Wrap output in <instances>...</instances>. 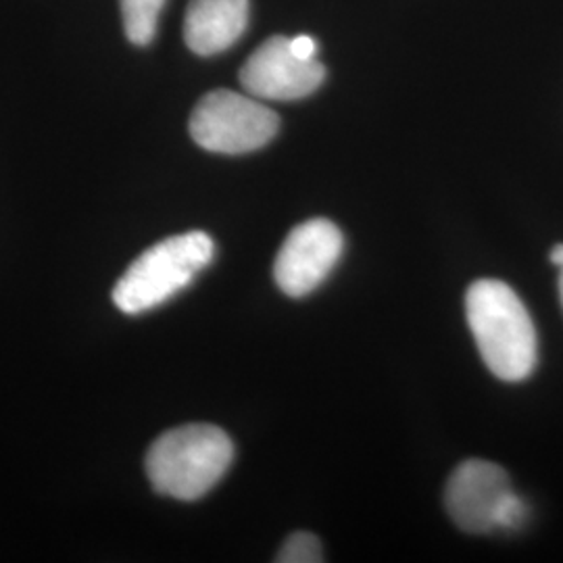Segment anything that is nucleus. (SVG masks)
<instances>
[{"label":"nucleus","mask_w":563,"mask_h":563,"mask_svg":"<svg viewBox=\"0 0 563 563\" xmlns=\"http://www.w3.org/2000/svg\"><path fill=\"white\" fill-rule=\"evenodd\" d=\"M465 316L486 367L505 383L526 380L539 360V341L522 299L505 282L467 288Z\"/></svg>","instance_id":"obj_1"},{"label":"nucleus","mask_w":563,"mask_h":563,"mask_svg":"<svg viewBox=\"0 0 563 563\" xmlns=\"http://www.w3.org/2000/svg\"><path fill=\"white\" fill-rule=\"evenodd\" d=\"M234 460V444L222 428L188 423L162 434L146 453V476L157 493L197 501L220 483Z\"/></svg>","instance_id":"obj_2"},{"label":"nucleus","mask_w":563,"mask_h":563,"mask_svg":"<svg viewBox=\"0 0 563 563\" xmlns=\"http://www.w3.org/2000/svg\"><path fill=\"white\" fill-rule=\"evenodd\" d=\"M216 244L205 232L169 236L146 249L113 288L121 313L139 316L181 292L213 262Z\"/></svg>","instance_id":"obj_3"},{"label":"nucleus","mask_w":563,"mask_h":563,"mask_svg":"<svg viewBox=\"0 0 563 563\" xmlns=\"http://www.w3.org/2000/svg\"><path fill=\"white\" fill-rule=\"evenodd\" d=\"M188 128L192 141L209 153L244 155L276 139L280 118L255 97L216 90L197 102Z\"/></svg>","instance_id":"obj_4"},{"label":"nucleus","mask_w":563,"mask_h":563,"mask_svg":"<svg viewBox=\"0 0 563 563\" xmlns=\"http://www.w3.org/2000/svg\"><path fill=\"white\" fill-rule=\"evenodd\" d=\"M342 232L323 218L302 222L286 236L274 263V278L282 292L301 299L322 284L341 260Z\"/></svg>","instance_id":"obj_5"},{"label":"nucleus","mask_w":563,"mask_h":563,"mask_svg":"<svg viewBox=\"0 0 563 563\" xmlns=\"http://www.w3.org/2000/svg\"><path fill=\"white\" fill-rule=\"evenodd\" d=\"M325 78L318 59H301L290 38L274 36L246 59L241 69L244 90L263 101H299L313 95Z\"/></svg>","instance_id":"obj_6"},{"label":"nucleus","mask_w":563,"mask_h":563,"mask_svg":"<svg viewBox=\"0 0 563 563\" xmlns=\"http://www.w3.org/2000/svg\"><path fill=\"white\" fill-rule=\"evenodd\" d=\"M514 493L501 465L484 460L463 462L449 478L444 505L451 520L470 534H486L499 528L505 501Z\"/></svg>","instance_id":"obj_7"},{"label":"nucleus","mask_w":563,"mask_h":563,"mask_svg":"<svg viewBox=\"0 0 563 563\" xmlns=\"http://www.w3.org/2000/svg\"><path fill=\"white\" fill-rule=\"evenodd\" d=\"M249 25V0H190L184 41L201 57H213L241 41Z\"/></svg>","instance_id":"obj_8"},{"label":"nucleus","mask_w":563,"mask_h":563,"mask_svg":"<svg viewBox=\"0 0 563 563\" xmlns=\"http://www.w3.org/2000/svg\"><path fill=\"white\" fill-rule=\"evenodd\" d=\"M167 0H120L123 30L128 41L136 46L151 44Z\"/></svg>","instance_id":"obj_9"},{"label":"nucleus","mask_w":563,"mask_h":563,"mask_svg":"<svg viewBox=\"0 0 563 563\" xmlns=\"http://www.w3.org/2000/svg\"><path fill=\"white\" fill-rule=\"evenodd\" d=\"M278 563H320L323 562L322 544L316 534L295 532L282 544L276 558Z\"/></svg>","instance_id":"obj_10"},{"label":"nucleus","mask_w":563,"mask_h":563,"mask_svg":"<svg viewBox=\"0 0 563 563\" xmlns=\"http://www.w3.org/2000/svg\"><path fill=\"white\" fill-rule=\"evenodd\" d=\"M290 46H292V51H295L301 59H318V57H316V55H318V42L313 41L311 36H307V34L297 36V38H290Z\"/></svg>","instance_id":"obj_11"},{"label":"nucleus","mask_w":563,"mask_h":563,"mask_svg":"<svg viewBox=\"0 0 563 563\" xmlns=\"http://www.w3.org/2000/svg\"><path fill=\"white\" fill-rule=\"evenodd\" d=\"M549 260L553 265H558L560 269L563 267V244H555L553 249H551V255H549Z\"/></svg>","instance_id":"obj_12"},{"label":"nucleus","mask_w":563,"mask_h":563,"mask_svg":"<svg viewBox=\"0 0 563 563\" xmlns=\"http://www.w3.org/2000/svg\"><path fill=\"white\" fill-rule=\"evenodd\" d=\"M560 299H562V307H563V267H562V274H560Z\"/></svg>","instance_id":"obj_13"}]
</instances>
